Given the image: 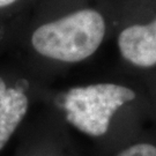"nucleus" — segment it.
Returning <instances> with one entry per match:
<instances>
[{"label": "nucleus", "mask_w": 156, "mask_h": 156, "mask_svg": "<svg viewBox=\"0 0 156 156\" xmlns=\"http://www.w3.org/2000/svg\"><path fill=\"white\" fill-rule=\"evenodd\" d=\"M105 34L103 16L93 9H82L41 26L31 37L39 55L66 62H78L98 49Z\"/></svg>", "instance_id": "nucleus-1"}, {"label": "nucleus", "mask_w": 156, "mask_h": 156, "mask_svg": "<svg viewBox=\"0 0 156 156\" xmlns=\"http://www.w3.org/2000/svg\"><path fill=\"white\" fill-rule=\"evenodd\" d=\"M136 98L133 89L116 83L75 87L67 91L62 108L65 118L78 131L93 138L104 136L122 108Z\"/></svg>", "instance_id": "nucleus-2"}, {"label": "nucleus", "mask_w": 156, "mask_h": 156, "mask_svg": "<svg viewBox=\"0 0 156 156\" xmlns=\"http://www.w3.org/2000/svg\"><path fill=\"white\" fill-rule=\"evenodd\" d=\"M122 56L140 67L156 65V20L148 26H131L119 35Z\"/></svg>", "instance_id": "nucleus-3"}, {"label": "nucleus", "mask_w": 156, "mask_h": 156, "mask_svg": "<svg viewBox=\"0 0 156 156\" xmlns=\"http://www.w3.org/2000/svg\"><path fill=\"white\" fill-rule=\"evenodd\" d=\"M29 101L21 89L7 88L0 78V151L11 139L28 111Z\"/></svg>", "instance_id": "nucleus-4"}, {"label": "nucleus", "mask_w": 156, "mask_h": 156, "mask_svg": "<svg viewBox=\"0 0 156 156\" xmlns=\"http://www.w3.org/2000/svg\"><path fill=\"white\" fill-rule=\"evenodd\" d=\"M112 156H156V144L151 141H134L119 148Z\"/></svg>", "instance_id": "nucleus-5"}, {"label": "nucleus", "mask_w": 156, "mask_h": 156, "mask_svg": "<svg viewBox=\"0 0 156 156\" xmlns=\"http://www.w3.org/2000/svg\"><path fill=\"white\" fill-rule=\"evenodd\" d=\"M16 0H0V7H5V6L12 5L13 2H15Z\"/></svg>", "instance_id": "nucleus-6"}]
</instances>
